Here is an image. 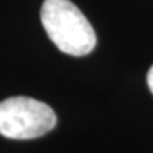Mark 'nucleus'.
I'll return each mask as SVG.
<instances>
[{
  "instance_id": "obj_2",
  "label": "nucleus",
  "mask_w": 153,
  "mask_h": 153,
  "mask_svg": "<svg viewBox=\"0 0 153 153\" xmlns=\"http://www.w3.org/2000/svg\"><path fill=\"white\" fill-rule=\"evenodd\" d=\"M57 125L51 106L28 97H11L0 102V135L26 140L44 136Z\"/></svg>"
},
{
  "instance_id": "obj_1",
  "label": "nucleus",
  "mask_w": 153,
  "mask_h": 153,
  "mask_svg": "<svg viewBox=\"0 0 153 153\" xmlns=\"http://www.w3.org/2000/svg\"><path fill=\"white\" fill-rule=\"evenodd\" d=\"M40 19L48 38L65 54L82 57L97 44L91 23L70 0H44Z\"/></svg>"
},
{
  "instance_id": "obj_3",
  "label": "nucleus",
  "mask_w": 153,
  "mask_h": 153,
  "mask_svg": "<svg viewBox=\"0 0 153 153\" xmlns=\"http://www.w3.org/2000/svg\"><path fill=\"white\" fill-rule=\"evenodd\" d=\"M148 87H149V89H150V92L153 94V65L150 67V70H149V72H148Z\"/></svg>"
}]
</instances>
